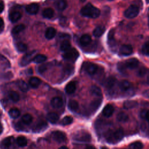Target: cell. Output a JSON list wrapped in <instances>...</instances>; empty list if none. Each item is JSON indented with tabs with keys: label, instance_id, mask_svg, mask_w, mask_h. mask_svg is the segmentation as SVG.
I'll list each match as a JSON object with an SVG mask.
<instances>
[{
	"label": "cell",
	"instance_id": "1",
	"mask_svg": "<svg viewBox=\"0 0 149 149\" xmlns=\"http://www.w3.org/2000/svg\"><path fill=\"white\" fill-rule=\"evenodd\" d=\"M80 14L84 17L95 19L100 15V10L97 8L88 3L83 7L80 10Z\"/></svg>",
	"mask_w": 149,
	"mask_h": 149
},
{
	"label": "cell",
	"instance_id": "2",
	"mask_svg": "<svg viewBox=\"0 0 149 149\" xmlns=\"http://www.w3.org/2000/svg\"><path fill=\"white\" fill-rule=\"evenodd\" d=\"M123 130L122 129H118L115 131H108L106 134V139L108 141L118 142L123 139Z\"/></svg>",
	"mask_w": 149,
	"mask_h": 149
},
{
	"label": "cell",
	"instance_id": "3",
	"mask_svg": "<svg viewBox=\"0 0 149 149\" xmlns=\"http://www.w3.org/2000/svg\"><path fill=\"white\" fill-rule=\"evenodd\" d=\"M79 54L75 48H70L68 51H65L62 56L64 59L69 61H75L79 57Z\"/></svg>",
	"mask_w": 149,
	"mask_h": 149
},
{
	"label": "cell",
	"instance_id": "4",
	"mask_svg": "<svg viewBox=\"0 0 149 149\" xmlns=\"http://www.w3.org/2000/svg\"><path fill=\"white\" fill-rule=\"evenodd\" d=\"M139 13V8L135 5H131L126 9L124 12V15L128 19H133L136 17Z\"/></svg>",
	"mask_w": 149,
	"mask_h": 149
},
{
	"label": "cell",
	"instance_id": "5",
	"mask_svg": "<svg viewBox=\"0 0 149 149\" xmlns=\"http://www.w3.org/2000/svg\"><path fill=\"white\" fill-rule=\"evenodd\" d=\"M36 51H32L26 54L21 59L20 61V65L21 66H25L29 64L35 56Z\"/></svg>",
	"mask_w": 149,
	"mask_h": 149
},
{
	"label": "cell",
	"instance_id": "6",
	"mask_svg": "<svg viewBox=\"0 0 149 149\" xmlns=\"http://www.w3.org/2000/svg\"><path fill=\"white\" fill-rule=\"evenodd\" d=\"M73 139L79 142H88L91 140V136L87 132H79L74 134Z\"/></svg>",
	"mask_w": 149,
	"mask_h": 149
},
{
	"label": "cell",
	"instance_id": "7",
	"mask_svg": "<svg viewBox=\"0 0 149 149\" xmlns=\"http://www.w3.org/2000/svg\"><path fill=\"white\" fill-rule=\"evenodd\" d=\"M52 137L54 141L59 143H62L66 140V135L62 131L56 130L52 133Z\"/></svg>",
	"mask_w": 149,
	"mask_h": 149
},
{
	"label": "cell",
	"instance_id": "8",
	"mask_svg": "<svg viewBox=\"0 0 149 149\" xmlns=\"http://www.w3.org/2000/svg\"><path fill=\"white\" fill-rule=\"evenodd\" d=\"M133 52V48L130 45H122L119 49V54L123 56H129Z\"/></svg>",
	"mask_w": 149,
	"mask_h": 149
},
{
	"label": "cell",
	"instance_id": "9",
	"mask_svg": "<svg viewBox=\"0 0 149 149\" xmlns=\"http://www.w3.org/2000/svg\"><path fill=\"white\" fill-rule=\"evenodd\" d=\"M124 63L126 68L129 69H134L136 68L139 65V60L134 58L129 59L127 61H126Z\"/></svg>",
	"mask_w": 149,
	"mask_h": 149
},
{
	"label": "cell",
	"instance_id": "10",
	"mask_svg": "<svg viewBox=\"0 0 149 149\" xmlns=\"http://www.w3.org/2000/svg\"><path fill=\"white\" fill-rule=\"evenodd\" d=\"M39 10V5L36 3H30L26 6V11L29 15H36Z\"/></svg>",
	"mask_w": 149,
	"mask_h": 149
},
{
	"label": "cell",
	"instance_id": "11",
	"mask_svg": "<svg viewBox=\"0 0 149 149\" xmlns=\"http://www.w3.org/2000/svg\"><path fill=\"white\" fill-rule=\"evenodd\" d=\"M98 69V66L96 64L93 63H87L85 66L86 71L88 74L91 76L97 73Z\"/></svg>",
	"mask_w": 149,
	"mask_h": 149
},
{
	"label": "cell",
	"instance_id": "12",
	"mask_svg": "<svg viewBox=\"0 0 149 149\" xmlns=\"http://www.w3.org/2000/svg\"><path fill=\"white\" fill-rule=\"evenodd\" d=\"M48 124L45 121H41L35 125L33 129V131L36 133H40L41 132L44 131L46 129H47Z\"/></svg>",
	"mask_w": 149,
	"mask_h": 149
},
{
	"label": "cell",
	"instance_id": "13",
	"mask_svg": "<svg viewBox=\"0 0 149 149\" xmlns=\"http://www.w3.org/2000/svg\"><path fill=\"white\" fill-rule=\"evenodd\" d=\"M62 100L59 97H55L51 100V105L54 108H60L63 106Z\"/></svg>",
	"mask_w": 149,
	"mask_h": 149
},
{
	"label": "cell",
	"instance_id": "14",
	"mask_svg": "<svg viewBox=\"0 0 149 149\" xmlns=\"http://www.w3.org/2000/svg\"><path fill=\"white\" fill-rule=\"evenodd\" d=\"M14 143V138L13 137H8L3 139L1 142V147L4 149H8Z\"/></svg>",
	"mask_w": 149,
	"mask_h": 149
},
{
	"label": "cell",
	"instance_id": "15",
	"mask_svg": "<svg viewBox=\"0 0 149 149\" xmlns=\"http://www.w3.org/2000/svg\"><path fill=\"white\" fill-rule=\"evenodd\" d=\"M114 112V108L112 105L110 104L107 105L102 110V115L107 118L111 116Z\"/></svg>",
	"mask_w": 149,
	"mask_h": 149
},
{
	"label": "cell",
	"instance_id": "16",
	"mask_svg": "<svg viewBox=\"0 0 149 149\" xmlns=\"http://www.w3.org/2000/svg\"><path fill=\"white\" fill-rule=\"evenodd\" d=\"M102 102V98H97V99L93 101L90 104V109L95 112L101 105Z\"/></svg>",
	"mask_w": 149,
	"mask_h": 149
},
{
	"label": "cell",
	"instance_id": "17",
	"mask_svg": "<svg viewBox=\"0 0 149 149\" xmlns=\"http://www.w3.org/2000/svg\"><path fill=\"white\" fill-rule=\"evenodd\" d=\"M55 6L58 10L63 11L67 7V2L65 0H57L55 2Z\"/></svg>",
	"mask_w": 149,
	"mask_h": 149
},
{
	"label": "cell",
	"instance_id": "18",
	"mask_svg": "<svg viewBox=\"0 0 149 149\" xmlns=\"http://www.w3.org/2000/svg\"><path fill=\"white\" fill-rule=\"evenodd\" d=\"M90 93L97 98H102V91L100 87L96 86H92L90 88Z\"/></svg>",
	"mask_w": 149,
	"mask_h": 149
},
{
	"label": "cell",
	"instance_id": "19",
	"mask_svg": "<svg viewBox=\"0 0 149 149\" xmlns=\"http://www.w3.org/2000/svg\"><path fill=\"white\" fill-rule=\"evenodd\" d=\"M22 17V15L19 12L14 11L9 15V20L12 23H15L17 22Z\"/></svg>",
	"mask_w": 149,
	"mask_h": 149
},
{
	"label": "cell",
	"instance_id": "20",
	"mask_svg": "<svg viewBox=\"0 0 149 149\" xmlns=\"http://www.w3.org/2000/svg\"><path fill=\"white\" fill-rule=\"evenodd\" d=\"M76 89V84L74 81H70L68 83L65 87V91L69 94H73L74 93Z\"/></svg>",
	"mask_w": 149,
	"mask_h": 149
},
{
	"label": "cell",
	"instance_id": "21",
	"mask_svg": "<svg viewBox=\"0 0 149 149\" xmlns=\"http://www.w3.org/2000/svg\"><path fill=\"white\" fill-rule=\"evenodd\" d=\"M59 119L58 115L55 112H49L47 115V119L51 123H56Z\"/></svg>",
	"mask_w": 149,
	"mask_h": 149
},
{
	"label": "cell",
	"instance_id": "22",
	"mask_svg": "<svg viewBox=\"0 0 149 149\" xmlns=\"http://www.w3.org/2000/svg\"><path fill=\"white\" fill-rule=\"evenodd\" d=\"M56 30L52 27H48L45 33V38H47L48 40H51L56 35Z\"/></svg>",
	"mask_w": 149,
	"mask_h": 149
},
{
	"label": "cell",
	"instance_id": "23",
	"mask_svg": "<svg viewBox=\"0 0 149 149\" xmlns=\"http://www.w3.org/2000/svg\"><path fill=\"white\" fill-rule=\"evenodd\" d=\"M138 102L134 100H127L123 103V107L126 109H130L137 107Z\"/></svg>",
	"mask_w": 149,
	"mask_h": 149
},
{
	"label": "cell",
	"instance_id": "24",
	"mask_svg": "<svg viewBox=\"0 0 149 149\" xmlns=\"http://www.w3.org/2000/svg\"><path fill=\"white\" fill-rule=\"evenodd\" d=\"M91 41V38L88 34H84L80 38V43L82 46H87L89 45Z\"/></svg>",
	"mask_w": 149,
	"mask_h": 149
},
{
	"label": "cell",
	"instance_id": "25",
	"mask_svg": "<svg viewBox=\"0 0 149 149\" xmlns=\"http://www.w3.org/2000/svg\"><path fill=\"white\" fill-rule=\"evenodd\" d=\"M68 107L69 110L73 112H76L79 109V103L74 100H70L69 101Z\"/></svg>",
	"mask_w": 149,
	"mask_h": 149
},
{
	"label": "cell",
	"instance_id": "26",
	"mask_svg": "<svg viewBox=\"0 0 149 149\" xmlns=\"http://www.w3.org/2000/svg\"><path fill=\"white\" fill-rule=\"evenodd\" d=\"M105 31V29L104 26H99L94 29L93 31V34L95 37H100L104 33Z\"/></svg>",
	"mask_w": 149,
	"mask_h": 149
},
{
	"label": "cell",
	"instance_id": "27",
	"mask_svg": "<svg viewBox=\"0 0 149 149\" xmlns=\"http://www.w3.org/2000/svg\"><path fill=\"white\" fill-rule=\"evenodd\" d=\"M116 79L114 77L111 76V77H108L105 80V83H104V86L106 88H107L108 89H110V88H111L112 87H113V86L116 83Z\"/></svg>",
	"mask_w": 149,
	"mask_h": 149
},
{
	"label": "cell",
	"instance_id": "28",
	"mask_svg": "<svg viewBox=\"0 0 149 149\" xmlns=\"http://www.w3.org/2000/svg\"><path fill=\"white\" fill-rule=\"evenodd\" d=\"M42 16L45 19H51L54 15V11L51 8H46L42 12Z\"/></svg>",
	"mask_w": 149,
	"mask_h": 149
},
{
	"label": "cell",
	"instance_id": "29",
	"mask_svg": "<svg viewBox=\"0 0 149 149\" xmlns=\"http://www.w3.org/2000/svg\"><path fill=\"white\" fill-rule=\"evenodd\" d=\"M41 80L36 77H33L29 80V84L32 88H37L41 84Z\"/></svg>",
	"mask_w": 149,
	"mask_h": 149
},
{
	"label": "cell",
	"instance_id": "30",
	"mask_svg": "<svg viewBox=\"0 0 149 149\" xmlns=\"http://www.w3.org/2000/svg\"><path fill=\"white\" fill-rule=\"evenodd\" d=\"M119 87L122 91H126L130 88V83L127 80H123L119 82Z\"/></svg>",
	"mask_w": 149,
	"mask_h": 149
},
{
	"label": "cell",
	"instance_id": "31",
	"mask_svg": "<svg viewBox=\"0 0 149 149\" xmlns=\"http://www.w3.org/2000/svg\"><path fill=\"white\" fill-rule=\"evenodd\" d=\"M47 58L45 55L38 54V55L34 56L32 61H33V62H34L36 63H41L45 62L47 60Z\"/></svg>",
	"mask_w": 149,
	"mask_h": 149
},
{
	"label": "cell",
	"instance_id": "32",
	"mask_svg": "<svg viewBox=\"0 0 149 149\" xmlns=\"http://www.w3.org/2000/svg\"><path fill=\"white\" fill-rule=\"evenodd\" d=\"M17 84L19 89L23 92H27L29 90L28 84L23 80H19L17 82Z\"/></svg>",
	"mask_w": 149,
	"mask_h": 149
},
{
	"label": "cell",
	"instance_id": "33",
	"mask_svg": "<svg viewBox=\"0 0 149 149\" xmlns=\"http://www.w3.org/2000/svg\"><path fill=\"white\" fill-rule=\"evenodd\" d=\"M116 119L120 122H126L129 120V116L126 113L120 112L117 114Z\"/></svg>",
	"mask_w": 149,
	"mask_h": 149
},
{
	"label": "cell",
	"instance_id": "34",
	"mask_svg": "<svg viewBox=\"0 0 149 149\" xmlns=\"http://www.w3.org/2000/svg\"><path fill=\"white\" fill-rule=\"evenodd\" d=\"M8 97L10 100L15 102H17L20 99L19 94L15 91H10L8 93Z\"/></svg>",
	"mask_w": 149,
	"mask_h": 149
},
{
	"label": "cell",
	"instance_id": "35",
	"mask_svg": "<svg viewBox=\"0 0 149 149\" xmlns=\"http://www.w3.org/2000/svg\"><path fill=\"white\" fill-rule=\"evenodd\" d=\"M20 115V111L16 108H11L9 111V115L13 119L17 118Z\"/></svg>",
	"mask_w": 149,
	"mask_h": 149
},
{
	"label": "cell",
	"instance_id": "36",
	"mask_svg": "<svg viewBox=\"0 0 149 149\" xmlns=\"http://www.w3.org/2000/svg\"><path fill=\"white\" fill-rule=\"evenodd\" d=\"M17 144L21 147H24L27 144V139L24 136H19L16 140Z\"/></svg>",
	"mask_w": 149,
	"mask_h": 149
},
{
	"label": "cell",
	"instance_id": "37",
	"mask_svg": "<svg viewBox=\"0 0 149 149\" xmlns=\"http://www.w3.org/2000/svg\"><path fill=\"white\" fill-rule=\"evenodd\" d=\"M33 121V117L29 113H26L22 117V122L24 125H30Z\"/></svg>",
	"mask_w": 149,
	"mask_h": 149
},
{
	"label": "cell",
	"instance_id": "38",
	"mask_svg": "<svg viewBox=\"0 0 149 149\" xmlns=\"http://www.w3.org/2000/svg\"><path fill=\"white\" fill-rule=\"evenodd\" d=\"M70 48H71L70 42L69 41V40H65L63 42H62L60 45V49L63 52H65L68 51Z\"/></svg>",
	"mask_w": 149,
	"mask_h": 149
},
{
	"label": "cell",
	"instance_id": "39",
	"mask_svg": "<svg viewBox=\"0 0 149 149\" xmlns=\"http://www.w3.org/2000/svg\"><path fill=\"white\" fill-rule=\"evenodd\" d=\"M16 48L17 49V51L19 52H26L27 49V47L26 45V44H25L23 42H17L16 44Z\"/></svg>",
	"mask_w": 149,
	"mask_h": 149
},
{
	"label": "cell",
	"instance_id": "40",
	"mask_svg": "<svg viewBox=\"0 0 149 149\" xmlns=\"http://www.w3.org/2000/svg\"><path fill=\"white\" fill-rule=\"evenodd\" d=\"M25 29V26L24 24H19L17 25L16 26H15L12 30V33L13 34L16 35L19 34L20 33H21L22 31H23Z\"/></svg>",
	"mask_w": 149,
	"mask_h": 149
},
{
	"label": "cell",
	"instance_id": "41",
	"mask_svg": "<svg viewBox=\"0 0 149 149\" xmlns=\"http://www.w3.org/2000/svg\"><path fill=\"white\" fill-rule=\"evenodd\" d=\"M73 121V118L70 116H66L64 117L61 120V124L62 125H68L71 124Z\"/></svg>",
	"mask_w": 149,
	"mask_h": 149
},
{
	"label": "cell",
	"instance_id": "42",
	"mask_svg": "<svg viewBox=\"0 0 149 149\" xmlns=\"http://www.w3.org/2000/svg\"><path fill=\"white\" fill-rule=\"evenodd\" d=\"M144 147L143 144L140 141L133 142L130 144V147L132 149H142Z\"/></svg>",
	"mask_w": 149,
	"mask_h": 149
},
{
	"label": "cell",
	"instance_id": "43",
	"mask_svg": "<svg viewBox=\"0 0 149 149\" xmlns=\"http://www.w3.org/2000/svg\"><path fill=\"white\" fill-rule=\"evenodd\" d=\"M148 48H149V42L147 41L146 43L144 44V45H143L142 49H141V51L142 53L146 55V56H148L149 55V51H148Z\"/></svg>",
	"mask_w": 149,
	"mask_h": 149
},
{
	"label": "cell",
	"instance_id": "44",
	"mask_svg": "<svg viewBox=\"0 0 149 149\" xmlns=\"http://www.w3.org/2000/svg\"><path fill=\"white\" fill-rule=\"evenodd\" d=\"M147 72V69L146 67H141L140 68L137 72V75L139 77H143L144 76Z\"/></svg>",
	"mask_w": 149,
	"mask_h": 149
},
{
	"label": "cell",
	"instance_id": "45",
	"mask_svg": "<svg viewBox=\"0 0 149 149\" xmlns=\"http://www.w3.org/2000/svg\"><path fill=\"white\" fill-rule=\"evenodd\" d=\"M148 110L146 109H142L140 113H139V116L141 118L146 120L147 121H148Z\"/></svg>",
	"mask_w": 149,
	"mask_h": 149
},
{
	"label": "cell",
	"instance_id": "46",
	"mask_svg": "<svg viewBox=\"0 0 149 149\" xmlns=\"http://www.w3.org/2000/svg\"><path fill=\"white\" fill-rule=\"evenodd\" d=\"M48 66H49V63H44V64H42V65H40L38 68V72L40 73L44 72L47 69V68H48Z\"/></svg>",
	"mask_w": 149,
	"mask_h": 149
},
{
	"label": "cell",
	"instance_id": "47",
	"mask_svg": "<svg viewBox=\"0 0 149 149\" xmlns=\"http://www.w3.org/2000/svg\"><path fill=\"white\" fill-rule=\"evenodd\" d=\"M59 24L61 26L65 27L66 26H68V19L66 17L62 16L59 19Z\"/></svg>",
	"mask_w": 149,
	"mask_h": 149
},
{
	"label": "cell",
	"instance_id": "48",
	"mask_svg": "<svg viewBox=\"0 0 149 149\" xmlns=\"http://www.w3.org/2000/svg\"><path fill=\"white\" fill-rule=\"evenodd\" d=\"M118 69L119 72H120L121 73H123L126 69L125 63L124 62H119L118 64Z\"/></svg>",
	"mask_w": 149,
	"mask_h": 149
},
{
	"label": "cell",
	"instance_id": "49",
	"mask_svg": "<svg viewBox=\"0 0 149 149\" xmlns=\"http://www.w3.org/2000/svg\"><path fill=\"white\" fill-rule=\"evenodd\" d=\"M59 37H60V38H70V36L68 35V34H59Z\"/></svg>",
	"mask_w": 149,
	"mask_h": 149
},
{
	"label": "cell",
	"instance_id": "50",
	"mask_svg": "<svg viewBox=\"0 0 149 149\" xmlns=\"http://www.w3.org/2000/svg\"><path fill=\"white\" fill-rule=\"evenodd\" d=\"M143 95L144 97H146V98H148V95H149V91H148V90H146V91H144Z\"/></svg>",
	"mask_w": 149,
	"mask_h": 149
},
{
	"label": "cell",
	"instance_id": "51",
	"mask_svg": "<svg viewBox=\"0 0 149 149\" xmlns=\"http://www.w3.org/2000/svg\"><path fill=\"white\" fill-rule=\"evenodd\" d=\"M3 9H4V5L2 2H0V13L3 12Z\"/></svg>",
	"mask_w": 149,
	"mask_h": 149
},
{
	"label": "cell",
	"instance_id": "52",
	"mask_svg": "<svg viewBox=\"0 0 149 149\" xmlns=\"http://www.w3.org/2000/svg\"><path fill=\"white\" fill-rule=\"evenodd\" d=\"M27 73H28L29 74H31L33 73V70H32L31 69H29L27 70Z\"/></svg>",
	"mask_w": 149,
	"mask_h": 149
},
{
	"label": "cell",
	"instance_id": "53",
	"mask_svg": "<svg viewBox=\"0 0 149 149\" xmlns=\"http://www.w3.org/2000/svg\"><path fill=\"white\" fill-rule=\"evenodd\" d=\"M3 25V20L2 18L0 17V27Z\"/></svg>",
	"mask_w": 149,
	"mask_h": 149
},
{
	"label": "cell",
	"instance_id": "54",
	"mask_svg": "<svg viewBox=\"0 0 149 149\" xmlns=\"http://www.w3.org/2000/svg\"><path fill=\"white\" fill-rule=\"evenodd\" d=\"M85 149H96V148L93 146H88V147H87Z\"/></svg>",
	"mask_w": 149,
	"mask_h": 149
},
{
	"label": "cell",
	"instance_id": "55",
	"mask_svg": "<svg viewBox=\"0 0 149 149\" xmlns=\"http://www.w3.org/2000/svg\"><path fill=\"white\" fill-rule=\"evenodd\" d=\"M59 149H69L66 146H62L59 148Z\"/></svg>",
	"mask_w": 149,
	"mask_h": 149
},
{
	"label": "cell",
	"instance_id": "56",
	"mask_svg": "<svg viewBox=\"0 0 149 149\" xmlns=\"http://www.w3.org/2000/svg\"><path fill=\"white\" fill-rule=\"evenodd\" d=\"M101 149H108V148H107L105 147H102L101 148Z\"/></svg>",
	"mask_w": 149,
	"mask_h": 149
},
{
	"label": "cell",
	"instance_id": "57",
	"mask_svg": "<svg viewBox=\"0 0 149 149\" xmlns=\"http://www.w3.org/2000/svg\"><path fill=\"white\" fill-rule=\"evenodd\" d=\"M80 1L81 2H84L86 1V0H80Z\"/></svg>",
	"mask_w": 149,
	"mask_h": 149
},
{
	"label": "cell",
	"instance_id": "58",
	"mask_svg": "<svg viewBox=\"0 0 149 149\" xmlns=\"http://www.w3.org/2000/svg\"><path fill=\"white\" fill-rule=\"evenodd\" d=\"M146 3H148V1H149V0H146Z\"/></svg>",
	"mask_w": 149,
	"mask_h": 149
},
{
	"label": "cell",
	"instance_id": "59",
	"mask_svg": "<svg viewBox=\"0 0 149 149\" xmlns=\"http://www.w3.org/2000/svg\"><path fill=\"white\" fill-rule=\"evenodd\" d=\"M108 1H113V0H108Z\"/></svg>",
	"mask_w": 149,
	"mask_h": 149
},
{
	"label": "cell",
	"instance_id": "60",
	"mask_svg": "<svg viewBox=\"0 0 149 149\" xmlns=\"http://www.w3.org/2000/svg\"><path fill=\"white\" fill-rule=\"evenodd\" d=\"M0 133H1V131H0Z\"/></svg>",
	"mask_w": 149,
	"mask_h": 149
}]
</instances>
